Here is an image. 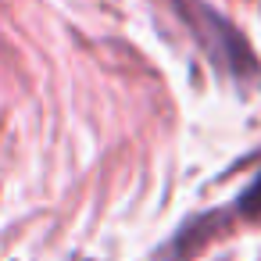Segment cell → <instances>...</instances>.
I'll return each instance as SVG.
<instances>
[{"label": "cell", "instance_id": "1", "mask_svg": "<svg viewBox=\"0 0 261 261\" xmlns=\"http://www.w3.org/2000/svg\"><path fill=\"white\" fill-rule=\"evenodd\" d=\"M168 4H175L179 18L190 25L197 43L207 50V58L222 72H229L232 79H254L257 75V61H254L247 40L232 29V22H225L222 15H215L204 4H193V0H168Z\"/></svg>", "mask_w": 261, "mask_h": 261}, {"label": "cell", "instance_id": "2", "mask_svg": "<svg viewBox=\"0 0 261 261\" xmlns=\"http://www.w3.org/2000/svg\"><path fill=\"white\" fill-rule=\"evenodd\" d=\"M236 215H247V218H261V175L240 193L236 200Z\"/></svg>", "mask_w": 261, "mask_h": 261}]
</instances>
